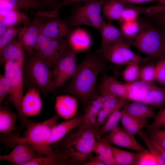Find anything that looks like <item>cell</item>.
<instances>
[{
	"label": "cell",
	"mask_w": 165,
	"mask_h": 165,
	"mask_svg": "<svg viewBox=\"0 0 165 165\" xmlns=\"http://www.w3.org/2000/svg\"><path fill=\"white\" fill-rule=\"evenodd\" d=\"M78 102L77 98L69 95L56 97L55 109L56 113L66 119H69L76 115L78 112Z\"/></svg>",
	"instance_id": "obj_16"
},
{
	"label": "cell",
	"mask_w": 165,
	"mask_h": 165,
	"mask_svg": "<svg viewBox=\"0 0 165 165\" xmlns=\"http://www.w3.org/2000/svg\"><path fill=\"white\" fill-rule=\"evenodd\" d=\"M83 164L84 165H105L97 156H94L92 154L89 157Z\"/></svg>",
	"instance_id": "obj_49"
},
{
	"label": "cell",
	"mask_w": 165,
	"mask_h": 165,
	"mask_svg": "<svg viewBox=\"0 0 165 165\" xmlns=\"http://www.w3.org/2000/svg\"><path fill=\"white\" fill-rule=\"evenodd\" d=\"M18 114L13 112L8 105L0 106V133L1 135L6 136L17 130L15 123Z\"/></svg>",
	"instance_id": "obj_22"
},
{
	"label": "cell",
	"mask_w": 165,
	"mask_h": 165,
	"mask_svg": "<svg viewBox=\"0 0 165 165\" xmlns=\"http://www.w3.org/2000/svg\"><path fill=\"white\" fill-rule=\"evenodd\" d=\"M37 48L38 51L50 68H53L61 56L70 48L67 39L51 38L41 33Z\"/></svg>",
	"instance_id": "obj_10"
},
{
	"label": "cell",
	"mask_w": 165,
	"mask_h": 165,
	"mask_svg": "<svg viewBox=\"0 0 165 165\" xmlns=\"http://www.w3.org/2000/svg\"><path fill=\"white\" fill-rule=\"evenodd\" d=\"M158 2L162 4H165V0H158Z\"/></svg>",
	"instance_id": "obj_54"
},
{
	"label": "cell",
	"mask_w": 165,
	"mask_h": 165,
	"mask_svg": "<svg viewBox=\"0 0 165 165\" xmlns=\"http://www.w3.org/2000/svg\"><path fill=\"white\" fill-rule=\"evenodd\" d=\"M105 138L110 145H114L137 152H141L147 149L138 142L135 136L118 126L105 135Z\"/></svg>",
	"instance_id": "obj_12"
},
{
	"label": "cell",
	"mask_w": 165,
	"mask_h": 165,
	"mask_svg": "<svg viewBox=\"0 0 165 165\" xmlns=\"http://www.w3.org/2000/svg\"><path fill=\"white\" fill-rule=\"evenodd\" d=\"M25 50L18 39L15 38L0 51V63L9 61H18L24 59Z\"/></svg>",
	"instance_id": "obj_21"
},
{
	"label": "cell",
	"mask_w": 165,
	"mask_h": 165,
	"mask_svg": "<svg viewBox=\"0 0 165 165\" xmlns=\"http://www.w3.org/2000/svg\"><path fill=\"white\" fill-rule=\"evenodd\" d=\"M99 31L101 38L100 49L105 48L125 38L120 29L116 27L111 21L105 22Z\"/></svg>",
	"instance_id": "obj_25"
},
{
	"label": "cell",
	"mask_w": 165,
	"mask_h": 165,
	"mask_svg": "<svg viewBox=\"0 0 165 165\" xmlns=\"http://www.w3.org/2000/svg\"><path fill=\"white\" fill-rule=\"evenodd\" d=\"M104 101L103 95L99 92H97L87 102L84 115L82 116L81 124L87 123L93 125L94 119L101 109Z\"/></svg>",
	"instance_id": "obj_26"
},
{
	"label": "cell",
	"mask_w": 165,
	"mask_h": 165,
	"mask_svg": "<svg viewBox=\"0 0 165 165\" xmlns=\"http://www.w3.org/2000/svg\"><path fill=\"white\" fill-rule=\"evenodd\" d=\"M122 115V111L116 110L108 116L104 124L100 127L96 136L98 140L110 132L115 127L118 126Z\"/></svg>",
	"instance_id": "obj_34"
},
{
	"label": "cell",
	"mask_w": 165,
	"mask_h": 165,
	"mask_svg": "<svg viewBox=\"0 0 165 165\" xmlns=\"http://www.w3.org/2000/svg\"><path fill=\"white\" fill-rule=\"evenodd\" d=\"M11 85L9 80L4 75H0V106H2L4 100L10 94Z\"/></svg>",
	"instance_id": "obj_44"
},
{
	"label": "cell",
	"mask_w": 165,
	"mask_h": 165,
	"mask_svg": "<svg viewBox=\"0 0 165 165\" xmlns=\"http://www.w3.org/2000/svg\"><path fill=\"white\" fill-rule=\"evenodd\" d=\"M70 132L61 140L53 144L55 149H63L69 155L72 164H83L92 154L100 127L84 123Z\"/></svg>",
	"instance_id": "obj_2"
},
{
	"label": "cell",
	"mask_w": 165,
	"mask_h": 165,
	"mask_svg": "<svg viewBox=\"0 0 165 165\" xmlns=\"http://www.w3.org/2000/svg\"><path fill=\"white\" fill-rule=\"evenodd\" d=\"M0 3L1 7L18 11L27 9L44 11L47 9H50L39 0H0Z\"/></svg>",
	"instance_id": "obj_23"
},
{
	"label": "cell",
	"mask_w": 165,
	"mask_h": 165,
	"mask_svg": "<svg viewBox=\"0 0 165 165\" xmlns=\"http://www.w3.org/2000/svg\"><path fill=\"white\" fill-rule=\"evenodd\" d=\"M154 142L158 150L161 157L165 162V148L162 147Z\"/></svg>",
	"instance_id": "obj_53"
},
{
	"label": "cell",
	"mask_w": 165,
	"mask_h": 165,
	"mask_svg": "<svg viewBox=\"0 0 165 165\" xmlns=\"http://www.w3.org/2000/svg\"><path fill=\"white\" fill-rule=\"evenodd\" d=\"M68 22L59 17L50 18L42 25L40 33L49 37L59 39H67L72 31Z\"/></svg>",
	"instance_id": "obj_14"
},
{
	"label": "cell",
	"mask_w": 165,
	"mask_h": 165,
	"mask_svg": "<svg viewBox=\"0 0 165 165\" xmlns=\"http://www.w3.org/2000/svg\"><path fill=\"white\" fill-rule=\"evenodd\" d=\"M100 94L103 95L104 98L103 104L101 109L109 116L114 111L120 110L124 107L128 101L116 96Z\"/></svg>",
	"instance_id": "obj_33"
},
{
	"label": "cell",
	"mask_w": 165,
	"mask_h": 165,
	"mask_svg": "<svg viewBox=\"0 0 165 165\" xmlns=\"http://www.w3.org/2000/svg\"><path fill=\"white\" fill-rule=\"evenodd\" d=\"M24 59L18 61H9L5 63L4 75L9 80L11 92L6 103L13 104L15 108L21 123V127L27 128L34 121L29 119L22 112V102L24 97L22 67Z\"/></svg>",
	"instance_id": "obj_4"
},
{
	"label": "cell",
	"mask_w": 165,
	"mask_h": 165,
	"mask_svg": "<svg viewBox=\"0 0 165 165\" xmlns=\"http://www.w3.org/2000/svg\"><path fill=\"white\" fill-rule=\"evenodd\" d=\"M125 38L105 48L98 49L96 52L106 60L118 65H128L140 63L144 59L130 49L131 43Z\"/></svg>",
	"instance_id": "obj_9"
},
{
	"label": "cell",
	"mask_w": 165,
	"mask_h": 165,
	"mask_svg": "<svg viewBox=\"0 0 165 165\" xmlns=\"http://www.w3.org/2000/svg\"><path fill=\"white\" fill-rule=\"evenodd\" d=\"M139 153L137 165H159L156 158L148 149Z\"/></svg>",
	"instance_id": "obj_43"
},
{
	"label": "cell",
	"mask_w": 165,
	"mask_h": 165,
	"mask_svg": "<svg viewBox=\"0 0 165 165\" xmlns=\"http://www.w3.org/2000/svg\"><path fill=\"white\" fill-rule=\"evenodd\" d=\"M146 132L153 142L159 146L165 148V128L147 130Z\"/></svg>",
	"instance_id": "obj_39"
},
{
	"label": "cell",
	"mask_w": 165,
	"mask_h": 165,
	"mask_svg": "<svg viewBox=\"0 0 165 165\" xmlns=\"http://www.w3.org/2000/svg\"><path fill=\"white\" fill-rule=\"evenodd\" d=\"M154 119L151 124L146 126L147 130L165 128V106L160 110Z\"/></svg>",
	"instance_id": "obj_42"
},
{
	"label": "cell",
	"mask_w": 165,
	"mask_h": 165,
	"mask_svg": "<svg viewBox=\"0 0 165 165\" xmlns=\"http://www.w3.org/2000/svg\"><path fill=\"white\" fill-rule=\"evenodd\" d=\"M52 153L32 160L24 165H66L72 164L70 158L63 149L54 150Z\"/></svg>",
	"instance_id": "obj_19"
},
{
	"label": "cell",
	"mask_w": 165,
	"mask_h": 165,
	"mask_svg": "<svg viewBox=\"0 0 165 165\" xmlns=\"http://www.w3.org/2000/svg\"><path fill=\"white\" fill-rule=\"evenodd\" d=\"M139 13L133 4L129 3L122 12L120 20L119 21L120 24L137 20Z\"/></svg>",
	"instance_id": "obj_40"
},
{
	"label": "cell",
	"mask_w": 165,
	"mask_h": 165,
	"mask_svg": "<svg viewBox=\"0 0 165 165\" xmlns=\"http://www.w3.org/2000/svg\"><path fill=\"white\" fill-rule=\"evenodd\" d=\"M151 17L154 19L165 34V12L156 14Z\"/></svg>",
	"instance_id": "obj_47"
},
{
	"label": "cell",
	"mask_w": 165,
	"mask_h": 165,
	"mask_svg": "<svg viewBox=\"0 0 165 165\" xmlns=\"http://www.w3.org/2000/svg\"><path fill=\"white\" fill-rule=\"evenodd\" d=\"M127 4L116 0H105L102 8L104 16L109 21H119L122 12L127 6Z\"/></svg>",
	"instance_id": "obj_28"
},
{
	"label": "cell",
	"mask_w": 165,
	"mask_h": 165,
	"mask_svg": "<svg viewBox=\"0 0 165 165\" xmlns=\"http://www.w3.org/2000/svg\"><path fill=\"white\" fill-rule=\"evenodd\" d=\"M155 80L165 85V59H161L155 65Z\"/></svg>",
	"instance_id": "obj_45"
},
{
	"label": "cell",
	"mask_w": 165,
	"mask_h": 165,
	"mask_svg": "<svg viewBox=\"0 0 165 165\" xmlns=\"http://www.w3.org/2000/svg\"><path fill=\"white\" fill-rule=\"evenodd\" d=\"M50 68L38 51H25L22 67L24 86L38 88L44 97L53 93L56 89Z\"/></svg>",
	"instance_id": "obj_3"
},
{
	"label": "cell",
	"mask_w": 165,
	"mask_h": 165,
	"mask_svg": "<svg viewBox=\"0 0 165 165\" xmlns=\"http://www.w3.org/2000/svg\"><path fill=\"white\" fill-rule=\"evenodd\" d=\"M11 27H9L0 22V36L5 33Z\"/></svg>",
	"instance_id": "obj_52"
},
{
	"label": "cell",
	"mask_w": 165,
	"mask_h": 165,
	"mask_svg": "<svg viewBox=\"0 0 165 165\" xmlns=\"http://www.w3.org/2000/svg\"><path fill=\"white\" fill-rule=\"evenodd\" d=\"M139 63H134L127 65L122 73V77L126 83H130L139 79L140 69Z\"/></svg>",
	"instance_id": "obj_37"
},
{
	"label": "cell",
	"mask_w": 165,
	"mask_h": 165,
	"mask_svg": "<svg viewBox=\"0 0 165 165\" xmlns=\"http://www.w3.org/2000/svg\"><path fill=\"white\" fill-rule=\"evenodd\" d=\"M122 112L120 120L122 127L132 135L135 136L147 125L146 119L134 116Z\"/></svg>",
	"instance_id": "obj_29"
},
{
	"label": "cell",
	"mask_w": 165,
	"mask_h": 165,
	"mask_svg": "<svg viewBox=\"0 0 165 165\" xmlns=\"http://www.w3.org/2000/svg\"><path fill=\"white\" fill-rule=\"evenodd\" d=\"M98 90L101 94L112 95L130 100L129 93L125 84L106 74L103 75Z\"/></svg>",
	"instance_id": "obj_17"
},
{
	"label": "cell",
	"mask_w": 165,
	"mask_h": 165,
	"mask_svg": "<svg viewBox=\"0 0 165 165\" xmlns=\"http://www.w3.org/2000/svg\"><path fill=\"white\" fill-rule=\"evenodd\" d=\"M120 24V30L123 36L130 42L138 35L140 30V23L138 20L124 22Z\"/></svg>",
	"instance_id": "obj_35"
},
{
	"label": "cell",
	"mask_w": 165,
	"mask_h": 165,
	"mask_svg": "<svg viewBox=\"0 0 165 165\" xmlns=\"http://www.w3.org/2000/svg\"><path fill=\"white\" fill-rule=\"evenodd\" d=\"M0 22L10 27H14L28 17L24 14L14 9L1 7Z\"/></svg>",
	"instance_id": "obj_32"
},
{
	"label": "cell",
	"mask_w": 165,
	"mask_h": 165,
	"mask_svg": "<svg viewBox=\"0 0 165 165\" xmlns=\"http://www.w3.org/2000/svg\"><path fill=\"white\" fill-rule=\"evenodd\" d=\"M106 60L96 53H89L78 64L64 92L88 102L97 92V82L100 73L104 67Z\"/></svg>",
	"instance_id": "obj_1"
},
{
	"label": "cell",
	"mask_w": 165,
	"mask_h": 165,
	"mask_svg": "<svg viewBox=\"0 0 165 165\" xmlns=\"http://www.w3.org/2000/svg\"><path fill=\"white\" fill-rule=\"evenodd\" d=\"M147 146V149L157 160L159 165H165V162L161 157L154 142L147 135L146 132L142 130L137 134Z\"/></svg>",
	"instance_id": "obj_36"
},
{
	"label": "cell",
	"mask_w": 165,
	"mask_h": 165,
	"mask_svg": "<svg viewBox=\"0 0 165 165\" xmlns=\"http://www.w3.org/2000/svg\"><path fill=\"white\" fill-rule=\"evenodd\" d=\"M139 101L161 109L165 104V87H159L153 83L148 93Z\"/></svg>",
	"instance_id": "obj_27"
},
{
	"label": "cell",
	"mask_w": 165,
	"mask_h": 165,
	"mask_svg": "<svg viewBox=\"0 0 165 165\" xmlns=\"http://www.w3.org/2000/svg\"><path fill=\"white\" fill-rule=\"evenodd\" d=\"M28 143H17L9 154L0 156V160H5L15 165H24L26 163L42 156Z\"/></svg>",
	"instance_id": "obj_13"
},
{
	"label": "cell",
	"mask_w": 165,
	"mask_h": 165,
	"mask_svg": "<svg viewBox=\"0 0 165 165\" xmlns=\"http://www.w3.org/2000/svg\"><path fill=\"white\" fill-rule=\"evenodd\" d=\"M77 54L70 48L61 56L53 68L52 76L56 90L63 86L74 75L78 66Z\"/></svg>",
	"instance_id": "obj_11"
},
{
	"label": "cell",
	"mask_w": 165,
	"mask_h": 165,
	"mask_svg": "<svg viewBox=\"0 0 165 165\" xmlns=\"http://www.w3.org/2000/svg\"><path fill=\"white\" fill-rule=\"evenodd\" d=\"M20 29L15 26L11 27L5 33L0 36V51L18 35Z\"/></svg>",
	"instance_id": "obj_41"
},
{
	"label": "cell",
	"mask_w": 165,
	"mask_h": 165,
	"mask_svg": "<svg viewBox=\"0 0 165 165\" xmlns=\"http://www.w3.org/2000/svg\"><path fill=\"white\" fill-rule=\"evenodd\" d=\"M89 0H64L60 2L53 8V10H59L61 8L73 4L79 3L82 1H86Z\"/></svg>",
	"instance_id": "obj_48"
},
{
	"label": "cell",
	"mask_w": 165,
	"mask_h": 165,
	"mask_svg": "<svg viewBox=\"0 0 165 165\" xmlns=\"http://www.w3.org/2000/svg\"><path fill=\"white\" fill-rule=\"evenodd\" d=\"M155 65L148 64L140 69L139 79L140 80L148 83H152L155 80Z\"/></svg>",
	"instance_id": "obj_38"
},
{
	"label": "cell",
	"mask_w": 165,
	"mask_h": 165,
	"mask_svg": "<svg viewBox=\"0 0 165 165\" xmlns=\"http://www.w3.org/2000/svg\"><path fill=\"white\" fill-rule=\"evenodd\" d=\"M124 107L122 111L134 116L146 119L154 118L156 116L153 107L140 101H134Z\"/></svg>",
	"instance_id": "obj_24"
},
{
	"label": "cell",
	"mask_w": 165,
	"mask_h": 165,
	"mask_svg": "<svg viewBox=\"0 0 165 165\" xmlns=\"http://www.w3.org/2000/svg\"><path fill=\"white\" fill-rule=\"evenodd\" d=\"M123 3H135L140 4L147 3L155 1H157L158 0H116Z\"/></svg>",
	"instance_id": "obj_50"
},
{
	"label": "cell",
	"mask_w": 165,
	"mask_h": 165,
	"mask_svg": "<svg viewBox=\"0 0 165 165\" xmlns=\"http://www.w3.org/2000/svg\"><path fill=\"white\" fill-rule=\"evenodd\" d=\"M40 91L36 87H30L28 89L27 92L24 96L22 109L23 113L27 117L39 114L42 106Z\"/></svg>",
	"instance_id": "obj_15"
},
{
	"label": "cell",
	"mask_w": 165,
	"mask_h": 165,
	"mask_svg": "<svg viewBox=\"0 0 165 165\" xmlns=\"http://www.w3.org/2000/svg\"><path fill=\"white\" fill-rule=\"evenodd\" d=\"M116 165H137L139 153L121 149L109 145Z\"/></svg>",
	"instance_id": "obj_31"
},
{
	"label": "cell",
	"mask_w": 165,
	"mask_h": 165,
	"mask_svg": "<svg viewBox=\"0 0 165 165\" xmlns=\"http://www.w3.org/2000/svg\"><path fill=\"white\" fill-rule=\"evenodd\" d=\"M109 145L105 137L96 140L92 152L99 157L105 165H116Z\"/></svg>",
	"instance_id": "obj_30"
},
{
	"label": "cell",
	"mask_w": 165,
	"mask_h": 165,
	"mask_svg": "<svg viewBox=\"0 0 165 165\" xmlns=\"http://www.w3.org/2000/svg\"><path fill=\"white\" fill-rule=\"evenodd\" d=\"M59 116L57 113L42 122H34L27 129L24 136L18 135L16 143L26 142L41 156L49 155L54 150L49 142L52 129L57 124Z\"/></svg>",
	"instance_id": "obj_6"
},
{
	"label": "cell",
	"mask_w": 165,
	"mask_h": 165,
	"mask_svg": "<svg viewBox=\"0 0 165 165\" xmlns=\"http://www.w3.org/2000/svg\"><path fill=\"white\" fill-rule=\"evenodd\" d=\"M82 119V116L73 118L55 125L52 130L49 139L50 144L61 140L72 129L79 126Z\"/></svg>",
	"instance_id": "obj_20"
},
{
	"label": "cell",
	"mask_w": 165,
	"mask_h": 165,
	"mask_svg": "<svg viewBox=\"0 0 165 165\" xmlns=\"http://www.w3.org/2000/svg\"><path fill=\"white\" fill-rule=\"evenodd\" d=\"M139 32L130 41L140 52L153 58H165V34L146 22H140Z\"/></svg>",
	"instance_id": "obj_5"
},
{
	"label": "cell",
	"mask_w": 165,
	"mask_h": 165,
	"mask_svg": "<svg viewBox=\"0 0 165 165\" xmlns=\"http://www.w3.org/2000/svg\"><path fill=\"white\" fill-rule=\"evenodd\" d=\"M42 3L49 7L51 10L59 2L60 0H39Z\"/></svg>",
	"instance_id": "obj_51"
},
{
	"label": "cell",
	"mask_w": 165,
	"mask_h": 165,
	"mask_svg": "<svg viewBox=\"0 0 165 165\" xmlns=\"http://www.w3.org/2000/svg\"><path fill=\"white\" fill-rule=\"evenodd\" d=\"M165 12V4L152 6L148 7H142V14L148 16H152L161 12Z\"/></svg>",
	"instance_id": "obj_46"
},
{
	"label": "cell",
	"mask_w": 165,
	"mask_h": 165,
	"mask_svg": "<svg viewBox=\"0 0 165 165\" xmlns=\"http://www.w3.org/2000/svg\"><path fill=\"white\" fill-rule=\"evenodd\" d=\"M67 39L70 48L77 53L88 50L92 44L90 33L79 28L72 30Z\"/></svg>",
	"instance_id": "obj_18"
},
{
	"label": "cell",
	"mask_w": 165,
	"mask_h": 165,
	"mask_svg": "<svg viewBox=\"0 0 165 165\" xmlns=\"http://www.w3.org/2000/svg\"><path fill=\"white\" fill-rule=\"evenodd\" d=\"M104 0H89L77 5L68 22L71 26H87L99 31L105 24L101 16Z\"/></svg>",
	"instance_id": "obj_8"
},
{
	"label": "cell",
	"mask_w": 165,
	"mask_h": 165,
	"mask_svg": "<svg viewBox=\"0 0 165 165\" xmlns=\"http://www.w3.org/2000/svg\"><path fill=\"white\" fill-rule=\"evenodd\" d=\"M59 16L58 10L38 11L32 20L28 18L24 22V25L17 35L18 40L25 51L29 52L38 51V42L42 25L48 19Z\"/></svg>",
	"instance_id": "obj_7"
}]
</instances>
